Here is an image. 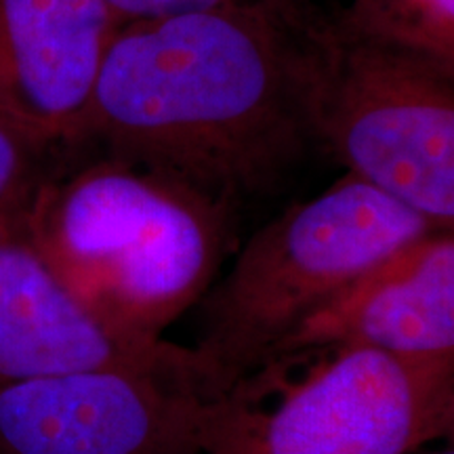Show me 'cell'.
I'll use <instances>...</instances> for the list:
<instances>
[{
    "mask_svg": "<svg viewBox=\"0 0 454 454\" xmlns=\"http://www.w3.org/2000/svg\"><path fill=\"white\" fill-rule=\"evenodd\" d=\"M305 0L221 4L118 26L81 144L234 204L317 145Z\"/></svg>",
    "mask_w": 454,
    "mask_h": 454,
    "instance_id": "1",
    "label": "cell"
},
{
    "mask_svg": "<svg viewBox=\"0 0 454 454\" xmlns=\"http://www.w3.org/2000/svg\"><path fill=\"white\" fill-rule=\"evenodd\" d=\"M230 211L177 177L101 154L64 179H43L21 231L95 314L162 339L211 288Z\"/></svg>",
    "mask_w": 454,
    "mask_h": 454,
    "instance_id": "2",
    "label": "cell"
},
{
    "mask_svg": "<svg viewBox=\"0 0 454 454\" xmlns=\"http://www.w3.org/2000/svg\"><path fill=\"white\" fill-rule=\"evenodd\" d=\"M435 230L442 227L351 173L261 227L196 303L198 340L190 349L208 397L268 366L314 311Z\"/></svg>",
    "mask_w": 454,
    "mask_h": 454,
    "instance_id": "3",
    "label": "cell"
},
{
    "mask_svg": "<svg viewBox=\"0 0 454 454\" xmlns=\"http://www.w3.org/2000/svg\"><path fill=\"white\" fill-rule=\"evenodd\" d=\"M317 145L442 230L454 223V57L349 7L314 15Z\"/></svg>",
    "mask_w": 454,
    "mask_h": 454,
    "instance_id": "4",
    "label": "cell"
},
{
    "mask_svg": "<svg viewBox=\"0 0 454 454\" xmlns=\"http://www.w3.org/2000/svg\"><path fill=\"white\" fill-rule=\"evenodd\" d=\"M263 402L247 383L204 408L196 454H414L454 427V356L320 351Z\"/></svg>",
    "mask_w": 454,
    "mask_h": 454,
    "instance_id": "5",
    "label": "cell"
},
{
    "mask_svg": "<svg viewBox=\"0 0 454 454\" xmlns=\"http://www.w3.org/2000/svg\"><path fill=\"white\" fill-rule=\"evenodd\" d=\"M190 379L89 371L0 387V454H196L207 402Z\"/></svg>",
    "mask_w": 454,
    "mask_h": 454,
    "instance_id": "6",
    "label": "cell"
},
{
    "mask_svg": "<svg viewBox=\"0 0 454 454\" xmlns=\"http://www.w3.org/2000/svg\"><path fill=\"white\" fill-rule=\"evenodd\" d=\"M106 368L177 374L204 391L190 348L118 331L51 270L21 225L0 238V387Z\"/></svg>",
    "mask_w": 454,
    "mask_h": 454,
    "instance_id": "7",
    "label": "cell"
},
{
    "mask_svg": "<svg viewBox=\"0 0 454 454\" xmlns=\"http://www.w3.org/2000/svg\"><path fill=\"white\" fill-rule=\"evenodd\" d=\"M121 21L106 0H0V121L74 145Z\"/></svg>",
    "mask_w": 454,
    "mask_h": 454,
    "instance_id": "8",
    "label": "cell"
},
{
    "mask_svg": "<svg viewBox=\"0 0 454 454\" xmlns=\"http://www.w3.org/2000/svg\"><path fill=\"white\" fill-rule=\"evenodd\" d=\"M333 349L454 356L452 230L431 231L362 274L314 311L271 362Z\"/></svg>",
    "mask_w": 454,
    "mask_h": 454,
    "instance_id": "9",
    "label": "cell"
},
{
    "mask_svg": "<svg viewBox=\"0 0 454 454\" xmlns=\"http://www.w3.org/2000/svg\"><path fill=\"white\" fill-rule=\"evenodd\" d=\"M53 147L0 121V238L15 231L43 181L44 156Z\"/></svg>",
    "mask_w": 454,
    "mask_h": 454,
    "instance_id": "10",
    "label": "cell"
},
{
    "mask_svg": "<svg viewBox=\"0 0 454 454\" xmlns=\"http://www.w3.org/2000/svg\"><path fill=\"white\" fill-rule=\"evenodd\" d=\"M354 13L454 57V0H354Z\"/></svg>",
    "mask_w": 454,
    "mask_h": 454,
    "instance_id": "11",
    "label": "cell"
},
{
    "mask_svg": "<svg viewBox=\"0 0 454 454\" xmlns=\"http://www.w3.org/2000/svg\"><path fill=\"white\" fill-rule=\"evenodd\" d=\"M106 3L122 26L129 24V21L160 20V17L221 7V4H253L270 3V0H106Z\"/></svg>",
    "mask_w": 454,
    "mask_h": 454,
    "instance_id": "12",
    "label": "cell"
},
{
    "mask_svg": "<svg viewBox=\"0 0 454 454\" xmlns=\"http://www.w3.org/2000/svg\"><path fill=\"white\" fill-rule=\"evenodd\" d=\"M429 454H454L452 448H446V450H440V452H429Z\"/></svg>",
    "mask_w": 454,
    "mask_h": 454,
    "instance_id": "13",
    "label": "cell"
}]
</instances>
